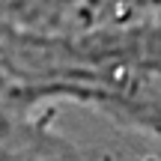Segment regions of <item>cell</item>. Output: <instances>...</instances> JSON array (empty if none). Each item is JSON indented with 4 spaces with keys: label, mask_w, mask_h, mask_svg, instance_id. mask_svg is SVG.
Listing matches in <instances>:
<instances>
[{
    "label": "cell",
    "mask_w": 161,
    "mask_h": 161,
    "mask_svg": "<svg viewBox=\"0 0 161 161\" xmlns=\"http://www.w3.org/2000/svg\"><path fill=\"white\" fill-rule=\"evenodd\" d=\"M51 92L78 98V102L161 140V84L155 80L122 72L119 80H72V84L51 86Z\"/></svg>",
    "instance_id": "6da1fadb"
},
{
    "label": "cell",
    "mask_w": 161,
    "mask_h": 161,
    "mask_svg": "<svg viewBox=\"0 0 161 161\" xmlns=\"http://www.w3.org/2000/svg\"><path fill=\"white\" fill-rule=\"evenodd\" d=\"M92 51L96 57L114 60L119 72L161 84V18L119 30L114 36H102L92 42Z\"/></svg>",
    "instance_id": "7a4b0ae2"
}]
</instances>
